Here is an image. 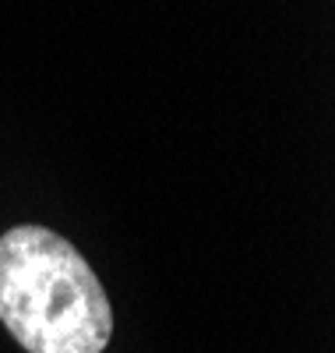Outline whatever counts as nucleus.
Segmentation results:
<instances>
[{
  "instance_id": "f257e3e1",
  "label": "nucleus",
  "mask_w": 335,
  "mask_h": 353,
  "mask_svg": "<svg viewBox=\"0 0 335 353\" xmlns=\"http://www.w3.org/2000/svg\"><path fill=\"white\" fill-rule=\"evenodd\" d=\"M0 321L28 353H103L113 307L81 251L25 223L0 237Z\"/></svg>"
}]
</instances>
